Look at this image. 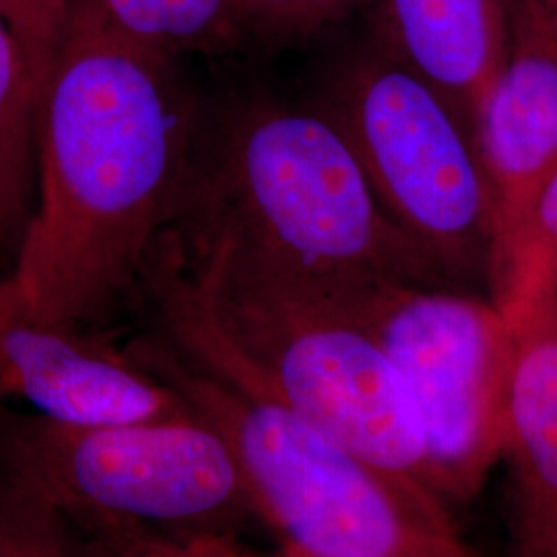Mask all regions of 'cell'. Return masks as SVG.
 Listing matches in <instances>:
<instances>
[{
	"label": "cell",
	"instance_id": "cell-1",
	"mask_svg": "<svg viewBox=\"0 0 557 557\" xmlns=\"http://www.w3.org/2000/svg\"><path fill=\"white\" fill-rule=\"evenodd\" d=\"M197 119L172 57L71 9L40 101L36 207L9 275L36 314L91 331L143 285Z\"/></svg>",
	"mask_w": 557,
	"mask_h": 557
},
{
	"label": "cell",
	"instance_id": "cell-2",
	"mask_svg": "<svg viewBox=\"0 0 557 557\" xmlns=\"http://www.w3.org/2000/svg\"><path fill=\"white\" fill-rule=\"evenodd\" d=\"M143 287L180 356L438 498L398 376L338 287L287 277L223 242L170 234L151 252Z\"/></svg>",
	"mask_w": 557,
	"mask_h": 557
},
{
	"label": "cell",
	"instance_id": "cell-3",
	"mask_svg": "<svg viewBox=\"0 0 557 557\" xmlns=\"http://www.w3.org/2000/svg\"><path fill=\"white\" fill-rule=\"evenodd\" d=\"M165 232L180 242L230 244L322 287H450L382 213L351 147L310 101L252 94L199 106L188 172Z\"/></svg>",
	"mask_w": 557,
	"mask_h": 557
},
{
	"label": "cell",
	"instance_id": "cell-4",
	"mask_svg": "<svg viewBox=\"0 0 557 557\" xmlns=\"http://www.w3.org/2000/svg\"><path fill=\"white\" fill-rule=\"evenodd\" d=\"M128 354L227 442L250 506L304 552L324 557H483L444 502L423 496L267 398L180 356L163 338Z\"/></svg>",
	"mask_w": 557,
	"mask_h": 557
},
{
	"label": "cell",
	"instance_id": "cell-5",
	"mask_svg": "<svg viewBox=\"0 0 557 557\" xmlns=\"http://www.w3.org/2000/svg\"><path fill=\"white\" fill-rule=\"evenodd\" d=\"M310 103L351 147L382 213L457 289L492 283L496 209L473 133L370 34L333 60Z\"/></svg>",
	"mask_w": 557,
	"mask_h": 557
},
{
	"label": "cell",
	"instance_id": "cell-6",
	"mask_svg": "<svg viewBox=\"0 0 557 557\" xmlns=\"http://www.w3.org/2000/svg\"><path fill=\"white\" fill-rule=\"evenodd\" d=\"M0 475L64 520L108 517L163 531H220L252 510L227 442L190 409L124 425L0 413Z\"/></svg>",
	"mask_w": 557,
	"mask_h": 557
},
{
	"label": "cell",
	"instance_id": "cell-7",
	"mask_svg": "<svg viewBox=\"0 0 557 557\" xmlns=\"http://www.w3.org/2000/svg\"><path fill=\"white\" fill-rule=\"evenodd\" d=\"M391 361L418 421L430 490L467 499L506 444L510 326L473 292L409 283L341 289Z\"/></svg>",
	"mask_w": 557,
	"mask_h": 557
},
{
	"label": "cell",
	"instance_id": "cell-8",
	"mask_svg": "<svg viewBox=\"0 0 557 557\" xmlns=\"http://www.w3.org/2000/svg\"><path fill=\"white\" fill-rule=\"evenodd\" d=\"M0 388L66 425H124L188 411L131 354L36 314L11 277L0 278Z\"/></svg>",
	"mask_w": 557,
	"mask_h": 557
},
{
	"label": "cell",
	"instance_id": "cell-9",
	"mask_svg": "<svg viewBox=\"0 0 557 557\" xmlns=\"http://www.w3.org/2000/svg\"><path fill=\"white\" fill-rule=\"evenodd\" d=\"M473 143L496 209V267L557 168V29L527 0H515L510 52L479 108Z\"/></svg>",
	"mask_w": 557,
	"mask_h": 557
},
{
	"label": "cell",
	"instance_id": "cell-10",
	"mask_svg": "<svg viewBox=\"0 0 557 557\" xmlns=\"http://www.w3.org/2000/svg\"><path fill=\"white\" fill-rule=\"evenodd\" d=\"M510 326L506 444L515 557H557V308L554 287L494 301Z\"/></svg>",
	"mask_w": 557,
	"mask_h": 557
},
{
	"label": "cell",
	"instance_id": "cell-11",
	"mask_svg": "<svg viewBox=\"0 0 557 557\" xmlns=\"http://www.w3.org/2000/svg\"><path fill=\"white\" fill-rule=\"evenodd\" d=\"M512 25L515 0H376L372 36L473 133L508 59Z\"/></svg>",
	"mask_w": 557,
	"mask_h": 557
},
{
	"label": "cell",
	"instance_id": "cell-12",
	"mask_svg": "<svg viewBox=\"0 0 557 557\" xmlns=\"http://www.w3.org/2000/svg\"><path fill=\"white\" fill-rule=\"evenodd\" d=\"M40 94L0 9V257L15 259L38 190Z\"/></svg>",
	"mask_w": 557,
	"mask_h": 557
},
{
	"label": "cell",
	"instance_id": "cell-13",
	"mask_svg": "<svg viewBox=\"0 0 557 557\" xmlns=\"http://www.w3.org/2000/svg\"><path fill=\"white\" fill-rule=\"evenodd\" d=\"M124 40L165 57L218 54L246 40L232 0H71Z\"/></svg>",
	"mask_w": 557,
	"mask_h": 557
},
{
	"label": "cell",
	"instance_id": "cell-14",
	"mask_svg": "<svg viewBox=\"0 0 557 557\" xmlns=\"http://www.w3.org/2000/svg\"><path fill=\"white\" fill-rule=\"evenodd\" d=\"M556 278L557 168L541 186L517 236L496 262L490 294L496 299L524 287H554Z\"/></svg>",
	"mask_w": 557,
	"mask_h": 557
},
{
	"label": "cell",
	"instance_id": "cell-15",
	"mask_svg": "<svg viewBox=\"0 0 557 557\" xmlns=\"http://www.w3.org/2000/svg\"><path fill=\"white\" fill-rule=\"evenodd\" d=\"M0 557H85L69 522L0 475Z\"/></svg>",
	"mask_w": 557,
	"mask_h": 557
},
{
	"label": "cell",
	"instance_id": "cell-16",
	"mask_svg": "<svg viewBox=\"0 0 557 557\" xmlns=\"http://www.w3.org/2000/svg\"><path fill=\"white\" fill-rule=\"evenodd\" d=\"M363 0H232L246 40L283 46L312 38Z\"/></svg>",
	"mask_w": 557,
	"mask_h": 557
},
{
	"label": "cell",
	"instance_id": "cell-17",
	"mask_svg": "<svg viewBox=\"0 0 557 557\" xmlns=\"http://www.w3.org/2000/svg\"><path fill=\"white\" fill-rule=\"evenodd\" d=\"M0 9L15 32L41 100L64 46L71 0H0Z\"/></svg>",
	"mask_w": 557,
	"mask_h": 557
},
{
	"label": "cell",
	"instance_id": "cell-18",
	"mask_svg": "<svg viewBox=\"0 0 557 557\" xmlns=\"http://www.w3.org/2000/svg\"><path fill=\"white\" fill-rule=\"evenodd\" d=\"M69 524L85 557H160L156 527L108 517L75 518Z\"/></svg>",
	"mask_w": 557,
	"mask_h": 557
},
{
	"label": "cell",
	"instance_id": "cell-19",
	"mask_svg": "<svg viewBox=\"0 0 557 557\" xmlns=\"http://www.w3.org/2000/svg\"><path fill=\"white\" fill-rule=\"evenodd\" d=\"M160 557H262L223 531H163L156 529Z\"/></svg>",
	"mask_w": 557,
	"mask_h": 557
},
{
	"label": "cell",
	"instance_id": "cell-20",
	"mask_svg": "<svg viewBox=\"0 0 557 557\" xmlns=\"http://www.w3.org/2000/svg\"><path fill=\"white\" fill-rule=\"evenodd\" d=\"M557 29V0H527Z\"/></svg>",
	"mask_w": 557,
	"mask_h": 557
},
{
	"label": "cell",
	"instance_id": "cell-21",
	"mask_svg": "<svg viewBox=\"0 0 557 557\" xmlns=\"http://www.w3.org/2000/svg\"><path fill=\"white\" fill-rule=\"evenodd\" d=\"M277 557H324L317 556V554H310V552H304V549H299L296 545H292V543H285L283 541V549H281V554Z\"/></svg>",
	"mask_w": 557,
	"mask_h": 557
},
{
	"label": "cell",
	"instance_id": "cell-22",
	"mask_svg": "<svg viewBox=\"0 0 557 557\" xmlns=\"http://www.w3.org/2000/svg\"><path fill=\"white\" fill-rule=\"evenodd\" d=\"M554 299H556V308H557V278L554 281Z\"/></svg>",
	"mask_w": 557,
	"mask_h": 557
},
{
	"label": "cell",
	"instance_id": "cell-23",
	"mask_svg": "<svg viewBox=\"0 0 557 557\" xmlns=\"http://www.w3.org/2000/svg\"><path fill=\"white\" fill-rule=\"evenodd\" d=\"M2 398H4V391L0 388V413H2Z\"/></svg>",
	"mask_w": 557,
	"mask_h": 557
}]
</instances>
